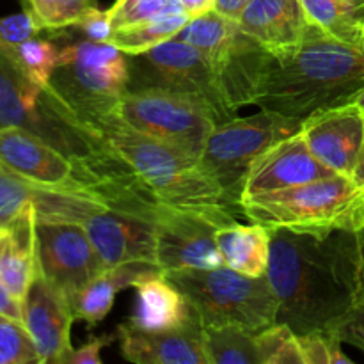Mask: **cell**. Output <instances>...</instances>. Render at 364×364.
Instances as JSON below:
<instances>
[{
	"mask_svg": "<svg viewBox=\"0 0 364 364\" xmlns=\"http://www.w3.org/2000/svg\"><path fill=\"white\" fill-rule=\"evenodd\" d=\"M116 112L141 134L196 159L217 124L212 109L201 100L155 87L127 91Z\"/></svg>",
	"mask_w": 364,
	"mask_h": 364,
	"instance_id": "cell-11",
	"label": "cell"
},
{
	"mask_svg": "<svg viewBox=\"0 0 364 364\" xmlns=\"http://www.w3.org/2000/svg\"><path fill=\"white\" fill-rule=\"evenodd\" d=\"M270 238L267 277L277 297L276 323L295 334L327 331L354 304L352 233L272 228Z\"/></svg>",
	"mask_w": 364,
	"mask_h": 364,
	"instance_id": "cell-2",
	"label": "cell"
},
{
	"mask_svg": "<svg viewBox=\"0 0 364 364\" xmlns=\"http://www.w3.org/2000/svg\"><path fill=\"white\" fill-rule=\"evenodd\" d=\"M180 4L183 6L185 13L191 18H194L212 11L213 6H215V0H180Z\"/></svg>",
	"mask_w": 364,
	"mask_h": 364,
	"instance_id": "cell-42",
	"label": "cell"
},
{
	"mask_svg": "<svg viewBox=\"0 0 364 364\" xmlns=\"http://www.w3.org/2000/svg\"><path fill=\"white\" fill-rule=\"evenodd\" d=\"M0 316L23 322V302L14 297L2 281H0Z\"/></svg>",
	"mask_w": 364,
	"mask_h": 364,
	"instance_id": "cell-40",
	"label": "cell"
},
{
	"mask_svg": "<svg viewBox=\"0 0 364 364\" xmlns=\"http://www.w3.org/2000/svg\"><path fill=\"white\" fill-rule=\"evenodd\" d=\"M311 27L309 39L329 38L364 46V0H301Z\"/></svg>",
	"mask_w": 364,
	"mask_h": 364,
	"instance_id": "cell-25",
	"label": "cell"
},
{
	"mask_svg": "<svg viewBox=\"0 0 364 364\" xmlns=\"http://www.w3.org/2000/svg\"><path fill=\"white\" fill-rule=\"evenodd\" d=\"M34 224L32 205L9 226H0V281L21 302L38 272Z\"/></svg>",
	"mask_w": 364,
	"mask_h": 364,
	"instance_id": "cell-22",
	"label": "cell"
},
{
	"mask_svg": "<svg viewBox=\"0 0 364 364\" xmlns=\"http://www.w3.org/2000/svg\"><path fill=\"white\" fill-rule=\"evenodd\" d=\"M188 20L191 16L187 13H176L130 25V27L117 28L114 31L110 43L123 50L127 55H139V53L155 48L160 43L173 39L188 23Z\"/></svg>",
	"mask_w": 364,
	"mask_h": 364,
	"instance_id": "cell-27",
	"label": "cell"
},
{
	"mask_svg": "<svg viewBox=\"0 0 364 364\" xmlns=\"http://www.w3.org/2000/svg\"><path fill=\"white\" fill-rule=\"evenodd\" d=\"M176 13H185L180 0H116L109 9V18L112 28L117 31Z\"/></svg>",
	"mask_w": 364,
	"mask_h": 364,
	"instance_id": "cell-31",
	"label": "cell"
},
{
	"mask_svg": "<svg viewBox=\"0 0 364 364\" xmlns=\"http://www.w3.org/2000/svg\"><path fill=\"white\" fill-rule=\"evenodd\" d=\"M134 288L135 309L130 323L139 329H176L196 316L187 297L159 267L142 274Z\"/></svg>",
	"mask_w": 364,
	"mask_h": 364,
	"instance_id": "cell-21",
	"label": "cell"
},
{
	"mask_svg": "<svg viewBox=\"0 0 364 364\" xmlns=\"http://www.w3.org/2000/svg\"><path fill=\"white\" fill-rule=\"evenodd\" d=\"M354 180L358 181L359 185L363 187L364 191V142H363V149H361V156H359V164H358V169H355L354 174Z\"/></svg>",
	"mask_w": 364,
	"mask_h": 364,
	"instance_id": "cell-43",
	"label": "cell"
},
{
	"mask_svg": "<svg viewBox=\"0 0 364 364\" xmlns=\"http://www.w3.org/2000/svg\"><path fill=\"white\" fill-rule=\"evenodd\" d=\"M68 28H75L82 36V39L95 43H110V38L114 34V28L110 25L109 9H100L95 4L89 6L78 16V20Z\"/></svg>",
	"mask_w": 364,
	"mask_h": 364,
	"instance_id": "cell-36",
	"label": "cell"
},
{
	"mask_svg": "<svg viewBox=\"0 0 364 364\" xmlns=\"http://www.w3.org/2000/svg\"><path fill=\"white\" fill-rule=\"evenodd\" d=\"M130 82V63L112 43H64L50 89L78 117L116 112Z\"/></svg>",
	"mask_w": 364,
	"mask_h": 364,
	"instance_id": "cell-9",
	"label": "cell"
},
{
	"mask_svg": "<svg viewBox=\"0 0 364 364\" xmlns=\"http://www.w3.org/2000/svg\"><path fill=\"white\" fill-rule=\"evenodd\" d=\"M121 355L135 364H208L198 315L176 329L146 331L123 322L117 326Z\"/></svg>",
	"mask_w": 364,
	"mask_h": 364,
	"instance_id": "cell-18",
	"label": "cell"
},
{
	"mask_svg": "<svg viewBox=\"0 0 364 364\" xmlns=\"http://www.w3.org/2000/svg\"><path fill=\"white\" fill-rule=\"evenodd\" d=\"M327 331L341 343L354 345L364 352V302H354Z\"/></svg>",
	"mask_w": 364,
	"mask_h": 364,
	"instance_id": "cell-37",
	"label": "cell"
},
{
	"mask_svg": "<svg viewBox=\"0 0 364 364\" xmlns=\"http://www.w3.org/2000/svg\"><path fill=\"white\" fill-rule=\"evenodd\" d=\"M363 91L364 46L313 38L290 52L270 53L255 105L302 121L354 103Z\"/></svg>",
	"mask_w": 364,
	"mask_h": 364,
	"instance_id": "cell-3",
	"label": "cell"
},
{
	"mask_svg": "<svg viewBox=\"0 0 364 364\" xmlns=\"http://www.w3.org/2000/svg\"><path fill=\"white\" fill-rule=\"evenodd\" d=\"M301 127V119L270 110L233 117L213 127L199 155V164L223 188L228 203L242 213V191L255 160L276 142L299 134Z\"/></svg>",
	"mask_w": 364,
	"mask_h": 364,
	"instance_id": "cell-10",
	"label": "cell"
},
{
	"mask_svg": "<svg viewBox=\"0 0 364 364\" xmlns=\"http://www.w3.org/2000/svg\"><path fill=\"white\" fill-rule=\"evenodd\" d=\"M247 2L249 0H215L213 9H215L217 13L224 14V16L231 18V20L238 21V18H240L242 11L247 6Z\"/></svg>",
	"mask_w": 364,
	"mask_h": 364,
	"instance_id": "cell-41",
	"label": "cell"
},
{
	"mask_svg": "<svg viewBox=\"0 0 364 364\" xmlns=\"http://www.w3.org/2000/svg\"><path fill=\"white\" fill-rule=\"evenodd\" d=\"M244 217L269 228L299 233H355L364 226V191L354 178L334 174L240 203Z\"/></svg>",
	"mask_w": 364,
	"mask_h": 364,
	"instance_id": "cell-4",
	"label": "cell"
},
{
	"mask_svg": "<svg viewBox=\"0 0 364 364\" xmlns=\"http://www.w3.org/2000/svg\"><path fill=\"white\" fill-rule=\"evenodd\" d=\"M43 31L68 28L82 13L92 6V0H25Z\"/></svg>",
	"mask_w": 364,
	"mask_h": 364,
	"instance_id": "cell-33",
	"label": "cell"
},
{
	"mask_svg": "<svg viewBox=\"0 0 364 364\" xmlns=\"http://www.w3.org/2000/svg\"><path fill=\"white\" fill-rule=\"evenodd\" d=\"M256 334L237 326L203 327V347L208 364H262Z\"/></svg>",
	"mask_w": 364,
	"mask_h": 364,
	"instance_id": "cell-26",
	"label": "cell"
},
{
	"mask_svg": "<svg viewBox=\"0 0 364 364\" xmlns=\"http://www.w3.org/2000/svg\"><path fill=\"white\" fill-rule=\"evenodd\" d=\"M174 38L196 46L205 55L231 109L255 105L270 52L237 20L212 9L191 18Z\"/></svg>",
	"mask_w": 364,
	"mask_h": 364,
	"instance_id": "cell-8",
	"label": "cell"
},
{
	"mask_svg": "<svg viewBox=\"0 0 364 364\" xmlns=\"http://www.w3.org/2000/svg\"><path fill=\"white\" fill-rule=\"evenodd\" d=\"M0 164L45 187L80 185L73 160L18 127H0Z\"/></svg>",
	"mask_w": 364,
	"mask_h": 364,
	"instance_id": "cell-19",
	"label": "cell"
},
{
	"mask_svg": "<svg viewBox=\"0 0 364 364\" xmlns=\"http://www.w3.org/2000/svg\"><path fill=\"white\" fill-rule=\"evenodd\" d=\"M301 135L316 160L336 174L354 178L364 142V114L358 105L311 114L302 119Z\"/></svg>",
	"mask_w": 364,
	"mask_h": 364,
	"instance_id": "cell-15",
	"label": "cell"
},
{
	"mask_svg": "<svg viewBox=\"0 0 364 364\" xmlns=\"http://www.w3.org/2000/svg\"><path fill=\"white\" fill-rule=\"evenodd\" d=\"M334 171L315 159L301 132L267 148L249 169L242 199L284 191L334 176Z\"/></svg>",
	"mask_w": 364,
	"mask_h": 364,
	"instance_id": "cell-16",
	"label": "cell"
},
{
	"mask_svg": "<svg viewBox=\"0 0 364 364\" xmlns=\"http://www.w3.org/2000/svg\"><path fill=\"white\" fill-rule=\"evenodd\" d=\"M255 340L262 364H304L299 336L287 323H274Z\"/></svg>",
	"mask_w": 364,
	"mask_h": 364,
	"instance_id": "cell-29",
	"label": "cell"
},
{
	"mask_svg": "<svg viewBox=\"0 0 364 364\" xmlns=\"http://www.w3.org/2000/svg\"><path fill=\"white\" fill-rule=\"evenodd\" d=\"M92 2H95V0H92Z\"/></svg>",
	"mask_w": 364,
	"mask_h": 364,
	"instance_id": "cell-45",
	"label": "cell"
},
{
	"mask_svg": "<svg viewBox=\"0 0 364 364\" xmlns=\"http://www.w3.org/2000/svg\"><path fill=\"white\" fill-rule=\"evenodd\" d=\"M0 364H41L23 322L0 316Z\"/></svg>",
	"mask_w": 364,
	"mask_h": 364,
	"instance_id": "cell-32",
	"label": "cell"
},
{
	"mask_svg": "<svg viewBox=\"0 0 364 364\" xmlns=\"http://www.w3.org/2000/svg\"><path fill=\"white\" fill-rule=\"evenodd\" d=\"M36 265L50 284L71 301L109 267L80 224L36 215Z\"/></svg>",
	"mask_w": 364,
	"mask_h": 364,
	"instance_id": "cell-13",
	"label": "cell"
},
{
	"mask_svg": "<svg viewBox=\"0 0 364 364\" xmlns=\"http://www.w3.org/2000/svg\"><path fill=\"white\" fill-rule=\"evenodd\" d=\"M60 43L55 39L31 38L13 48L2 50L31 80L43 87H50L52 75L60 60Z\"/></svg>",
	"mask_w": 364,
	"mask_h": 364,
	"instance_id": "cell-28",
	"label": "cell"
},
{
	"mask_svg": "<svg viewBox=\"0 0 364 364\" xmlns=\"http://www.w3.org/2000/svg\"><path fill=\"white\" fill-rule=\"evenodd\" d=\"M304 364H354L341 350V341L329 331L297 334Z\"/></svg>",
	"mask_w": 364,
	"mask_h": 364,
	"instance_id": "cell-34",
	"label": "cell"
},
{
	"mask_svg": "<svg viewBox=\"0 0 364 364\" xmlns=\"http://www.w3.org/2000/svg\"><path fill=\"white\" fill-rule=\"evenodd\" d=\"M219 220L169 206L155 220L156 265L162 270L217 269L224 258L217 245Z\"/></svg>",
	"mask_w": 364,
	"mask_h": 364,
	"instance_id": "cell-14",
	"label": "cell"
},
{
	"mask_svg": "<svg viewBox=\"0 0 364 364\" xmlns=\"http://www.w3.org/2000/svg\"><path fill=\"white\" fill-rule=\"evenodd\" d=\"M78 123L103 148L95 160L103 173L174 208L205 213L223 226L237 223L235 215L240 212L228 203L199 159L141 134L117 112L84 117Z\"/></svg>",
	"mask_w": 364,
	"mask_h": 364,
	"instance_id": "cell-1",
	"label": "cell"
},
{
	"mask_svg": "<svg viewBox=\"0 0 364 364\" xmlns=\"http://www.w3.org/2000/svg\"><path fill=\"white\" fill-rule=\"evenodd\" d=\"M354 252V302H364V226L352 233Z\"/></svg>",
	"mask_w": 364,
	"mask_h": 364,
	"instance_id": "cell-39",
	"label": "cell"
},
{
	"mask_svg": "<svg viewBox=\"0 0 364 364\" xmlns=\"http://www.w3.org/2000/svg\"><path fill=\"white\" fill-rule=\"evenodd\" d=\"M114 341H117V333L102 334V336L91 338L87 343L71 350L70 354H68L64 364H102L103 348L112 345Z\"/></svg>",
	"mask_w": 364,
	"mask_h": 364,
	"instance_id": "cell-38",
	"label": "cell"
},
{
	"mask_svg": "<svg viewBox=\"0 0 364 364\" xmlns=\"http://www.w3.org/2000/svg\"><path fill=\"white\" fill-rule=\"evenodd\" d=\"M41 31V25L38 23L31 9L0 18V50L13 48L27 39L39 36Z\"/></svg>",
	"mask_w": 364,
	"mask_h": 364,
	"instance_id": "cell-35",
	"label": "cell"
},
{
	"mask_svg": "<svg viewBox=\"0 0 364 364\" xmlns=\"http://www.w3.org/2000/svg\"><path fill=\"white\" fill-rule=\"evenodd\" d=\"M187 297L203 327L237 326L258 334L276 323L277 297L269 277L217 269L164 270Z\"/></svg>",
	"mask_w": 364,
	"mask_h": 364,
	"instance_id": "cell-6",
	"label": "cell"
},
{
	"mask_svg": "<svg viewBox=\"0 0 364 364\" xmlns=\"http://www.w3.org/2000/svg\"><path fill=\"white\" fill-rule=\"evenodd\" d=\"M130 82L128 89H166L192 96L212 109L217 124L237 117V110L228 105L208 60L196 46L169 39L139 55H128Z\"/></svg>",
	"mask_w": 364,
	"mask_h": 364,
	"instance_id": "cell-12",
	"label": "cell"
},
{
	"mask_svg": "<svg viewBox=\"0 0 364 364\" xmlns=\"http://www.w3.org/2000/svg\"><path fill=\"white\" fill-rule=\"evenodd\" d=\"M32 203L38 217L80 224L109 269L135 262L156 265L155 224L127 210L107 205L84 183L75 187H45L36 183Z\"/></svg>",
	"mask_w": 364,
	"mask_h": 364,
	"instance_id": "cell-5",
	"label": "cell"
},
{
	"mask_svg": "<svg viewBox=\"0 0 364 364\" xmlns=\"http://www.w3.org/2000/svg\"><path fill=\"white\" fill-rule=\"evenodd\" d=\"M354 105H358L359 109H361V112L364 114V91L361 92V95L358 96V98L354 100Z\"/></svg>",
	"mask_w": 364,
	"mask_h": 364,
	"instance_id": "cell-44",
	"label": "cell"
},
{
	"mask_svg": "<svg viewBox=\"0 0 364 364\" xmlns=\"http://www.w3.org/2000/svg\"><path fill=\"white\" fill-rule=\"evenodd\" d=\"M270 242V230L258 223H235L217 230V245L224 265L251 277L267 276Z\"/></svg>",
	"mask_w": 364,
	"mask_h": 364,
	"instance_id": "cell-24",
	"label": "cell"
},
{
	"mask_svg": "<svg viewBox=\"0 0 364 364\" xmlns=\"http://www.w3.org/2000/svg\"><path fill=\"white\" fill-rule=\"evenodd\" d=\"M238 23L274 55L299 48L311 31L301 0H249Z\"/></svg>",
	"mask_w": 364,
	"mask_h": 364,
	"instance_id": "cell-20",
	"label": "cell"
},
{
	"mask_svg": "<svg viewBox=\"0 0 364 364\" xmlns=\"http://www.w3.org/2000/svg\"><path fill=\"white\" fill-rule=\"evenodd\" d=\"M75 315L70 301L39 272L23 299V326L34 340L41 364H64L71 348Z\"/></svg>",
	"mask_w": 364,
	"mask_h": 364,
	"instance_id": "cell-17",
	"label": "cell"
},
{
	"mask_svg": "<svg viewBox=\"0 0 364 364\" xmlns=\"http://www.w3.org/2000/svg\"><path fill=\"white\" fill-rule=\"evenodd\" d=\"M34 181L0 164V226H9L34 205Z\"/></svg>",
	"mask_w": 364,
	"mask_h": 364,
	"instance_id": "cell-30",
	"label": "cell"
},
{
	"mask_svg": "<svg viewBox=\"0 0 364 364\" xmlns=\"http://www.w3.org/2000/svg\"><path fill=\"white\" fill-rule=\"evenodd\" d=\"M0 127H18L73 160L95 153L91 134L50 87L36 84L0 50Z\"/></svg>",
	"mask_w": 364,
	"mask_h": 364,
	"instance_id": "cell-7",
	"label": "cell"
},
{
	"mask_svg": "<svg viewBox=\"0 0 364 364\" xmlns=\"http://www.w3.org/2000/svg\"><path fill=\"white\" fill-rule=\"evenodd\" d=\"M155 267V263L135 262L107 269L87 287L82 288L75 297H71L70 306L75 320H84L91 329L96 327L110 313L117 294L123 288L134 287L142 274Z\"/></svg>",
	"mask_w": 364,
	"mask_h": 364,
	"instance_id": "cell-23",
	"label": "cell"
}]
</instances>
